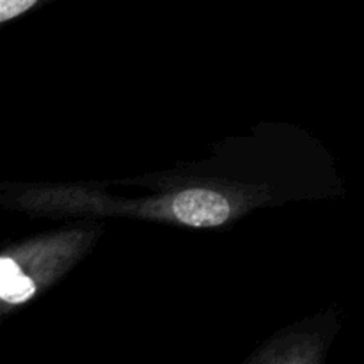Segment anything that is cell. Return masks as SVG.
<instances>
[{"instance_id": "obj_1", "label": "cell", "mask_w": 364, "mask_h": 364, "mask_svg": "<svg viewBox=\"0 0 364 364\" xmlns=\"http://www.w3.org/2000/svg\"><path fill=\"white\" fill-rule=\"evenodd\" d=\"M173 212L180 223L196 228L219 226L230 217V203L219 192L191 188L173 199Z\"/></svg>"}, {"instance_id": "obj_2", "label": "cell", "mask_w": 364, "mask_h": 364, "mask_svg": "<svg viewBox=\"0 0 364 364\" xmlns=\"http://www.w3.org/2000/svg\"><path fill=\"white\" fill-rule=\"evenodd\" d=\"M39 0H0V21L6 23L11 18L20 16L21 13L34 7Z\"/></svg>"}]
</instances>
